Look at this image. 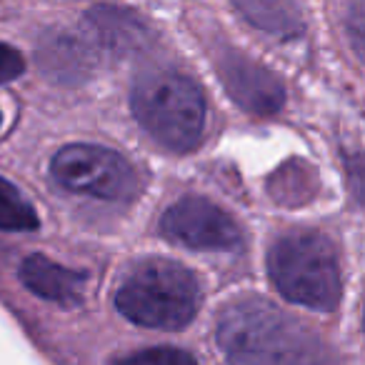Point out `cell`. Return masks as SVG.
Segmentation results:
<instances>
[{
  "mask_svg": "<svg viewBox=\"0 0 365 365\" xmlns=\"http://www.w3.org/2000/svg\"><path fill=\"white\" fill-rule=\"evenodd\" d=\"M215 335L230 365H335L315 330L258 295L233 300Z\"/></svg>",
  "mask_w": 365,
  "mask_h": 365,
  "instance_id": "cell-1",
  "label": "cell"
},
{
  "mask_svg": "<svg viewBox=\"0 0 365 365\" xmlns=\"http://www.w3.org/2000/svg\"><path fill=\"white\" fill-rule=\"evenodd\" d=\"M133 115L160 145L188 153L203 140L205 98L193 78L173 68L145 71L133 86Z\"/></svg>",
  "mask_w": 365,
  "mask_h": 365,
  "instance_id": "cell-2",
  "label": "cell"
},
{
  "mask_svg": "<svg viewBox=\"0 0 365 365\" xmlns=\"http://www.w3.org/2000/svg\"><path fill=\"white\" fill-rule=\"evenodd\" d=\"M200 283L185 265L148 258L123 278L115 308L130 323L153 330H182L200 308Z\"/></svg>",
  "mask_w": 365,
  "mask_h": 365,
  "instance_id": "cell-3",
  "label": "cell"
},
{
  "mask_svg": "<svg viewBox=\"0 0 365 365\" xmlns=\"http://www.w3.org/2000/svg\"><path fill=\"white\" fill-rule=\"evenodd\" d=\"M268 273L285 300L303 308L330 313L343 298L338 253L325 235L300 230L280 238L270 248Z\"/></svg>",
  "mask_w": 365,
  "mask_h": 365,
  "instance_id": "cell-4",
  "label": "cell"
},
{
  "mask_svg": "<svg viewBox=\"0 0 365 365\" xmlns=\"http://www.w3.org/2000/svg\"><path fill=\"white\" fill-rule=\"evenodd\" d=\"M51 173L58 185L71 193L93 195L98 200L123 203L140 190V178L135 168L120 155L103 145L73 143L56 153Z\"/></svg>",
  "mask_w": 365,
  "mask_h": 365,
  "instance_id": "cell-5",
  "label": "cell"
},
{
  "mask_svg": "<svg viewBox=\"0 0 365 365\" xmlns=\"http://www.w3.org/2000/svg\"><path fill=\"white\" fill-rule=\"evenodd\" d=\"M160 233L190 250H235L243 243L238 223L205 198H182L160 218Z\"/></svg>",
  "mask_w": 365,
  "mask_h": 365,
  "instance_id": "cell-6",
  "label": "cell"
},
{
  "mask_svg": "<svg viewBox=\"0 0 365 365\" xmlns=\"http://www.w3.org/2000/svg\"><path fill=\"white\" fill-rule=\"evenodd\" d=\"M220 81L238 106L255 115H273L283 108L285 88L275 73L238 53H225L218 63Z\"/></svg>",
  "mask_w": 365,
  "mask_h": 365,
  "instance_id": "cell-7",
  "label": "cell"
},
{
  "mask_svg": "<svg viewBox=\"0 0 365 365\" xmlns=\"http://www.w3.org/2000/svg\"><path fill=\"white\" fill-rule=\"evenodd\" d=\"M21 280L38 298L51 300L63 308H76L86 298V273L66 268L46 255H31L23 260Z\"/></svg>",
  "mask_w": 365,
  "mask_h": 365,
  "instance_id": "cell-8",
  "label": "cell"
},
{
  "mask_svg": "<svg viewBox=\"0 0 365 365\" xmlns=\"http://www.w3.org/2000/svg\"><path fill=\"white\" fill-rule=\"evenodd\" d=\"M93 53L81 36L73 33H51L38 46V66L51 81L76 86L88 81L93 71Z\"/></svg>",
  "mask_w": 365,
  "mask_h": 365,
  "instance_id": "cell-9",
  "label": "cell"
},
{
  "mask_svg": "<svg viewBox=\"0 0 365 365\" xmlns=\"http://www.w3.org/2000/svg\"><path fill=\"white\" fill-rule=\"evenodd\" d=\"M86 26L93 41L113 56L143 51L148 43V31L143 21H138V16L123 8L96 6L93 11H88Z\"/></svg>",
  "mask_w": 365,
  "mask_h": 365,
  "instance_id": "cell-10",
  "label": "cell"
},
{
  "mask_svg": "<svg viewBox=\"0 0 365 365\" xmlns=\"http://www.w3.org/2000/svg\"><path fill=\"white\" fill-rule=\"evenodd\" d=\"M245 21L278 38H295L303 33L300 0H233Z\"/></svg>",
  "mask_w": 365,
  "mask_h": 365,
  "instance_id": "cell-11",
  "label": "cell"
},
{
  "mask_svg": "<svg viewBox=\"0 0 365 365\" xmlns=\"http://www.w3.org/2000/svg\"><path fill=\"white\" fill-rule=\"evenodd\" d=\"M38 228V213L28 198L21 190L8 182L6 178H0V230H26Z\"/></svg>",
  "mask_w": 365,
  "mask_h": 365,
  "instance_id": "cell-12",
  "label": "cell"
},
{
  "mask_svg": "<svg viewBox=\"0 0 365 365\" xmlns=\"http://www.w3.org/2000/svg\"><path fill=\"white\" fill-rule=\"evenodd\" d=\"M113 365H200L188 350L170 348V345H158V348L135 350L130 355H123Z\"/></svg>",
  "mask_w": 365,
  "mask_h": 365,
  "instance_id": "cell-13",
  "label": "cell"
},
{
  "mask_svg": "<svg viewBox=\"0 0 365 365\" xmlns=\"http://www.w3.org/2000/svg\"><path fill=\"white\" fill-rule=\"evenodd\" d=\"M23 68H26V63H23L21 53L6 43H0V83L16 81L23 73Z\"/></svg>",
  "mask_w": 365,
  "mask_h": 365,
  "instance_id": "cell-14",
  "label": "cell"
},
{
  "mask_svg": "<svg viewBox=\"0 0 365 365\" xmlns=\"http://www.w3.org/2000/svg\"><path fill=\"white\" fill-rule=\"evenodd\" d=\"M0 118H3V115H0Z\"/></svg>",
  "mask_w": 365,
  "mask_h": 365,
  "instance_id": "cell-15",
  "label": "cell"
}]
</instances>
